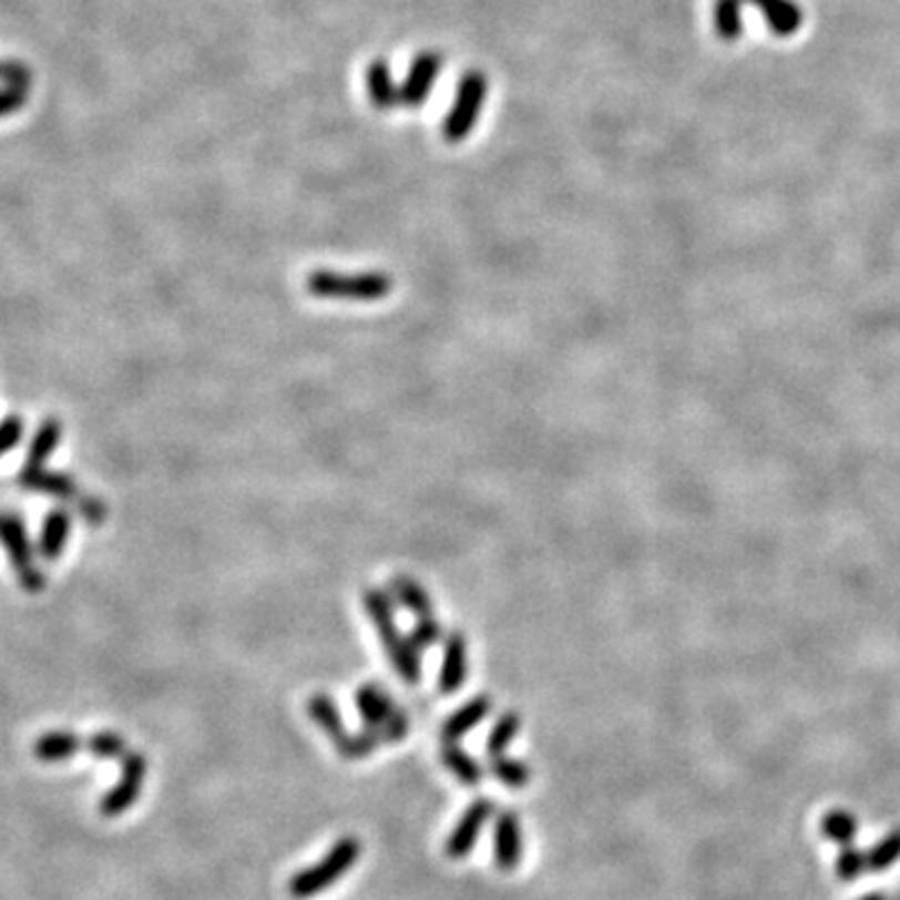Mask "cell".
Here are the masks:
<instances>
[{"instance_id": "ba28073f", "label": "cell", "mask_w": 900, "mask_h": 900, "mask_svg": "<svg viewBox=\"0 0 900 900\" xmlns=\"http://www.w3.org/2000/svg\"><path fill=\"white\" fill-rule=\"evenodd\" d=\"M523 860V826L513 810H501L493 826V863L511 873Z\"/></svg>"}, {"instance_id": "9a60e30c", "label": "cell", "mask_w": 900, "mask_h": 900, "mask_svg": "<svg viewBox=\"0 0 900 900\" xmlns=\"http://www.w3.org/2000/svg\"><path fill=\"white\" fill-rule=\"evenodd\" d=\"M491 706H493V703L488 696H475V698L468 700L466 706L458 708L453 716H450L443 723V738L450 740V743H456V740H461L463 736H468V733H471L478 726V723H483L488 718Z\"/></svg>"}, {"instance_id": "9c48e42d", "label": "cell", "mask_w": 900, "mask_h": 900, "mask_svg": "<svg viewBox=\"0 0 900 900\" xmlns=\"http://www.w3.org/2000/svg\"><path fill=\"white\" fill-rule=\"evenodd\" d=\"M308 713L313 723H316V726L333 740V746H336L340 756L350 758V750H354V733L346 730L344 718H340L333 698L326 696V693H316V696H310L308 700Z\"/></svg>"}, {"instance_id": "ac0fdd59", "label": "cell", "mask_w": 900, "mask_h": 900, "mask_svg": "<svg viewBox=\"0 0 900 900\" xmlns=\"http://www.w3.org/2000/svg\"><path fill=\"white\" fill-rule=\"evenodd\" d=\"M440 763L453 773V776L463 783V786L473 788L478 783L483 780V768L481 763H478L471 753H466L458 743H450L446 740L443 750H440Z\"/></svg>"}, {"instance_id": "2e32d148", "label": "cell", "mask_w": 900, "mask_h": 900, "mask_svg": "<svg viewBox=\"0 0 900 900\" xmlns=\"http://www.w3.org/2000/svg\"><path fill=\"white\" fill-rule=\"evenodd\" d=\"M85 748L83 738H78L71 730H51L35 740L33 756L41 763H63L71 760L75 753Z\"/></svg>"}, {"instance_id": "52a82bcc", "label": "cell", "mask_w": 900, "mask_h": 900, "mask_svg": "<svg viewBox=\"0 0 900 900\" xmlns=\"http://www.w3.org/2000/svg\"><path fill=\"white\" fill-rule=\"evenodd\" d=\"M493 814L495 806L491 798H475L473 804L466 808V814L458 820L456 828L450 830V836L446 840V856L453 860H463L466 856H471L478 836H481V830L485 828L488 820L493 818Z\"/></svg>"}, {"instance_id": "cb8c5ba5", "label": "cell", "mask_w": 900, "mask_h": 900, "mask_svg": "<svg viewBox=\"0 0 900 900\" xmlns=\"http://www.w3.org/2000/svg\"><path fill=\"white\" fill-rule=\"evenodd\" d=\"M33 81V73L31 68L21 61H0V83L3 85H11V88H21V91H28Z\"/></svg>"}, {"instance_id": "44dd1931", "label": "cell", "mask_w": 900, "mask_h": 900, "mask_svg": "<svg viewBox=\"0 0 900 900\" xmlns=\"http://www.w3.org/2000/svg\"><path fill=\"white\" fill-rule=\"evenodd\" d=\"M518 730H521V716H518V713H513V710L503 713V716L495 720L491 736H488V743H485L488 756H491V758L493 756H503L505 748L511 746V740L515 738Z\"/></svg>"}, {"instance_id": "5bb4252c", "label": "cell", "mask_w": 900, "mask_h": 900, "mask_svg": "<svg viewBox=\"0 0 900 900\" xmlns=\"http://www.w3.org/2000/svg\"><path fill=\"white\" fill-rule=\"evenodd\" d=\"M68 535H71V513L65 508H55L45 515L41 541H38V553L43 561H58L68 545Z\"/></svg>"}, {"instance_id": "8fae6325", "label": "cell", "mask_w": 900, "mask_h": 900, "mask_svg": "<svg viewBox=\"0 0 900 900\" xmlns=\"http://www.w3.org/2000/svg\"><path fill=\"white\" fill-rule=\"evenodd\" d=\"M356 708L366 720L368 730H376L380 740H383V728L386 723L393 718V713L398 710L393 698L386 688L376 686V683H368V686H360L356 691Z\"/></svg>"}, {"instance_id": "5b68a950", "label": "cell", "mask_w": 900, "mask_h": 900, "mask_svg": "<svg viewBox=\"0 0 900 900\" xmlns=\"http://www.w3.org/2000/svg\"><path fill=\"white\" fill-rule=\"evenodd\" d=\"M121 780L108 796L101 800V814L105 818H115L129 810L135 800H139L141 790L145 786V773H149V763H145L143 753H125L121 758Z\"/></svg>"}, {"instance_id": "ffe728a7", "label": "cell", "mask_w": 900, "mask_h": 900, "mask_svg": "<svg viewBox=\"0 0 900 900\" xmlns=\"http://www.w3.org/2000/svg\"><path fill=\"white\" fill-rule=\"evenodd\" d=\"M488 768H491L495 780L503 783L505 788L521 790V788L528 786V783H531V768H528L523 760L505 758V756H493L491 766H488Z\"/></svg>"}, {"instance_id": "3957f363", "label": "cell", "mask_w": 900, "mask_h": 900, "mask_svg": "<svg viewBox=\"0 0 900 900\" xmlns=\"http://www.w3.org/2000/svg\"><path fill=\"white\" fill-rule=\"evenodd\" d=\"M488 95V75L483 71H466L456 88V98L443 121V139L448 143H461L475 129Z\"/></svg>"}, {"instance_id": "277c9868", "label": "cell", "mask_w": 900, "mask_h": 900, "mask_svg": "<svg viewBox=\"0 0 900 900\" xmlns=\"http://www.w3.org/2000/svg\"><path fill=\"white\" fill-rule=\"evenodd\" d=\"M0 545L8 551L18 583L28 593H41L45 589V573L33 561V545L21 515L0 511Z\"/></svg>"}, {"instance_id": "d6986e66", "label": "cell", "mask_w": 900, "mask_h": 900, "mask_svg": "<svg viewBox=\"0 0 900 900\" xmlns=\"http://www.w3.org/2000/svg\"><path fill=\"white\" fill-rule=\"evenodd\" d=\"M63 438V423L58 418H48L41 423V428L35 430V436L31 440V448H28V463L25 466H43L48 458H51L53 450L58 448Z\"/></svg>"}, {"instance_id": "30bf717a", "label": "cell", "mask_w": 900, "mask_h": 900, "mask_svg": "<svg viewBox=\"0 0 900 900\" xmlns=\"http://www.w3.org/2000/svg\"><path fill=\"white\" fill-rule=\"evenodd\" d=\"M18 485L28 488V491L55 495L61 501H81V488H78L73 478L61 471H48L45 466H25L18 473Z\"/></svg>"}, {"instance_id": "83f0119b", "label": "cell", "mask_w": 900, "mask_h": 900, "mask_svg": "<svg viewBox=\"0 0 900 900\" xmlns=\"http://www.w3.org/2000/svg\"><path fill=\"white\" fill-rule=\"evenodd\" d=\"M78 508H81L83 518H85V521L91 523V525H101V523L105 521V515H108L105 503L98 501V498H85V495H81V501H78Z\"/></svg>"}, {"instance_id": "8992f818", "label": "cell", "mask_w": 900, "mask_h": 900, "mask_svg": "<svg viewBox=\"0 0 900 900\" xmlns=\"http://www.w3.org/2000/svg\"><path fill=\"white\" fill-rule=\"evenodd\" d=\"M443 71V55L436 51H423L413 58V63L408 68L406 81L398 85V98L396 108H420L426 101L430 91H433V83L438 73Z\"/></svg>"}, {"instance_id": "e0dca14e", "label": "cell", "mask_w": 900, "mask_h": 900, "mask_svg": "<svg viewBox=\"0 0 900 900\" xmlns=\"http://www.w3.org/2000/svg\"><path fill=\"white\" fill-rule=\"evenodd\" d=\"M366 88H368L370 103L380 108V111H390V108H396L398 85L393 81V75H390V68L383 58H378V61L368 65Z\"/></svg>"}, {"instance_id": "7402d4cb", "label": "cell", "mask_w": 900, "mask_h": 900, "mask_svg": "<svg viewBox=\"0 0 900 900\" xmlns=\"http://www.w3.org/2000/svg\"><path fill=\"white\" fill-rule=\"evenodd\" d=\"M393 593H396V599H398V603L403 605V608H408L410 613H416V615H420V618H426V615H430V599H428V593L420 589L418 583H413L410 579H396L393 581Z\"/></svg>"}, {"instance_id": "4316f807", "label": "cell", "mask_w": 900, "mask_h": 900, "mask_svg": "<svg viewBox=\"0 0 900 900\" xmlns=\"http://www.w3.org/2000/svg\"><path fill=\"white\" fill-rule=\"evenodd\" d=\"M25 98H28V91H21V88H11V85L0 88V119L21 111V108L25 105Z\"/></svg>"}, {"instance_id": "d4e9b609", "label": "cell", "mask_w": 900, "mask_h": 900, "mask_svg": "<svg viewBox=\"0 0 900 900\" xmlns=\"http://www.w3.org/2000/svg\"><path fill=\"white\" fill-rule=\"evenodd\" d=\"M23 433H25L23 418L8 416L6 420H0V456H6L8 450H13L18 443H21Z\"/></svg>"}, {"instance_id": "4fadbf2b", "label": "cell", "mask_w": 900, "mask_h": 900, "mask_svg": "<svg viewBox=\"0 0 900 900\" xmlns=\"http://www.w3.org/2000/svg\"><path fill=\"white\" fill-rule=\"evenodd\" d=\"M746 8L748 3L763 11L768 21V28L780 38H788L800 31L804 25V11L794 3V0H738Z\"/></svg>"}, {"instance_id": "7a4b0ae2", "label": "cell", "mask_w": 900, "mask_h": 900, "mask_svg": "<svg viewBox=\"0 0 900 900\" xmlns=\"http://www.w3.org/2000/svg\"><path fill=\"white\" fill-rule=\"evenodd\" d=\"M308 290L318 298L378 300L393 290V280L386 273H336L316 270L308 276Z\"/></svg>"}, {"instance_id": "484cf974", "label": "cell", "mask_w": 900, "mask_h": 900, "mask_svg": "<svg viewBox=\"0 0 900 900\" xmlns=\"http://www.w3.org/2000/svg\"><path fill=\"white\" fill-rule=\"evenodd\" d=\"M408 638L418 651H426V648H430V645H436L440 641V625L430 618V615H426V618L418 621V625L413 628V633L408 635Z\"/></svg>"}, {"instance_id": "7c38bea8", "label": "cell", "mask_w": 900, "mask_h": 900, "mask_svg": "<svg viewBox=\"0 0 900 900\" xmlns=\"http://www.w3.org/2000/svg\"><path fill=\"white\" fill-rule=\"evenodd\" d=\"M466 675H468L466 638L461 633H453L446 641L443 665H440V673H438V691L446 693V696H450V693H456V691H461L463 683H466Z\"/></svg>"}, {"instance_id": "6da1fadb", "label": "cell", "mask_w": 900, "mask_h": 900, "mask_svg": "<svg viewBox=\"0 0 900 900\" xmlns=\"http://www.w3.org/2000/svg\"><path fill=\"white\" fill-rule=\"evenodd\" d=\"M364 856V843L356 836H344L338 838L336 843L330 846V850L323 856L318 863H313L310 868H303L298 873H293L288 880V893L296 900H308L313 896L323 893L338 883L350 868L358 863V858Z\"/></svg>"}, {"instance_id": "603a6c76", "label": "cell", "mask_w": 900, "mask_h": 900, "mask_svg": "<svg viewBox=\"0 0 900 900\" xmlns=\"http://www.w3.org/2000/svg\"><path fill=\"white\" fill-rule=\"evenodd\" d=\"M85 748L93 753L98 758H123L125 753H129V746H125V738L119 736V733H111V730H103V733H95V736L88 738Z\"/></svg>"}]
</instances>
